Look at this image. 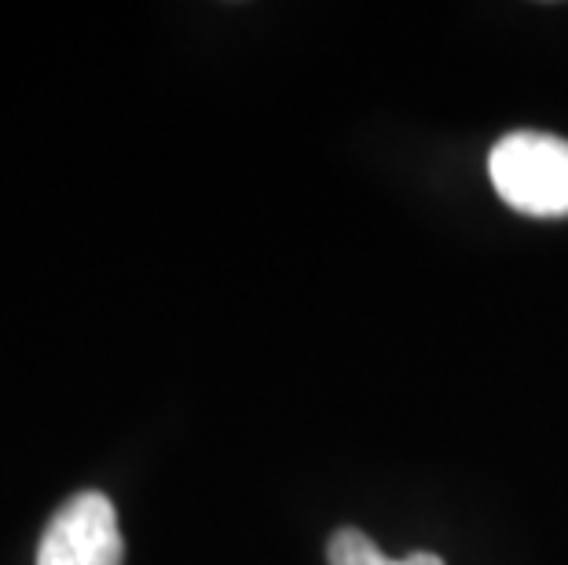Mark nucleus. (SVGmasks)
<instances>
[{
  "label": "nucleus",
  "instance_id": "1",
  "mask_svg": "<svg viewBox=\"0 0 568 565\" xmlns=\"http://www.w3.org/2000/svg\"><path fill=\"white\" fill-rule=\"evenodd\" d=\"M491 184L525 218H568V140L550 132H510L491 148Z\"/></svg>",
  "mask_w": 568,
  "mask_h": 565
},
{
  "label": "nucleus",
  "instance_id": "2",
  "mask_svg": "<svg viewBox=\"0 0 568 565\" xmlns=\"http://www.w3.org/2000/svg\"><path fill=\"white\" fill-rule=\"evenodd\" d=\"M125 539L118 528V511L103 492H78L48 522L38 565H122Z\"/></svg>",
  "mask_w": 568,
  "mask_h": 565
},
{
  "label": "nucleus",
  "instance_id": "3",
  "mask_svg": "<svg viewBox=\"0 0 568 565\" xmlns=\"http://www.w3.org/2000/svg\"><path fill=\"white\" fill-rule=\"evenodd\" d=\"M326 562L331 565H444V558L433 555V551H415V555H407L400 562L385 558L378 544L359 533V528H337L331 544H326Z\"/></svg>",
  "mask_w": 568,
  "mask_h": 565
}]
</instances>
